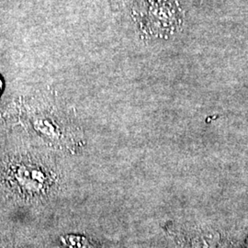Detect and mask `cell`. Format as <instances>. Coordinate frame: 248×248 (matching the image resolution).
<instances>
[{"mask_svg": "<svg viewBox=\"0 0 248 248\" xmlns=\"http://www.w3.org/2000/svg\"><path fill=\"white\" fill-rule=\"evenodd\" d=\"M2 89H3V83H2V81L0 79V94L2 92Z\"/></svg>", "mask_w": 248, "mask_h": 248, "instance_id": "cell-2", "label": "cell"}, {"mask_svg": "<svg viewBox=\"0 0 248 248\" xmlns=\"http://www.w3.org/2000/svg\"><path fill=\"white\" fill-rule=\"evenodd\" d=\"M245 248H248V242H247V244H246V247H245Z\"/></svg>", "mask_w": 248, "mask_h": 248, "instance_id": "cell-3", "label": "cell"}, {"mask_svg": "<svg viewBox=\"0 0 248 248\" xmlns=\"http://www.w3.org/2000/svg\"><path fill=\"white\" fill-rule=\"evenodd\" d=\"M219 243V235L213 231L202 232L196 241V248H216Z\"/></svg>", "mask_w": 248, "mask_h": 248, "instance_id": "cell-1", "label": "cell"}]
</instances>
